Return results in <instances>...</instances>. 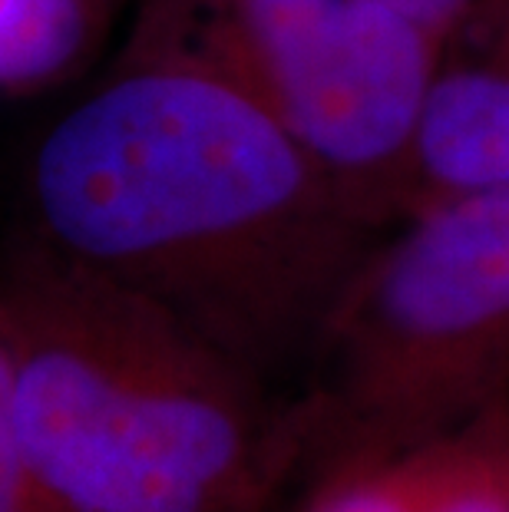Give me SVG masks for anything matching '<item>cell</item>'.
<instances>
[{
  "label": "cell",
  "instance_id": "3957f363",
  "mask_svg": "<svg viewBox=\"0 0 509 512\" xmlns=\"http://www.w3.org/2000/svg\"><path fill=\"white\" fill-rule=\"evenodd\" d=\"M506 390L509 185L420 205L374 242L301 387V476L430 443Z\"/></svg>",
  "mask_w": 509,
  "mask_h": 512
},
{
  "label": "cell",
  "instance_id": "52a82bcc",
  "mask_svg": "<svg viewBox=\"0 0 509 512\" xmlns=\"http://www.w3.org/2000/svg\"><path fill=\"white\" fill-rule=\"evenodd\" d=\"M447 433L410 450L324 463L298 479L295 512H424Z\"/></svg>",
  "mask_w": 509,
  "mask_h": 512
},
{
  "label": "cell",
  "instance_id": "6da1fadb",
  "mask_svg": "<svg viewBox=\"0 0 509 512\" xmlns=\"http://www.w3.org/2000/svg\"><path fill=\"white\" fill-rule=\"evenodd\" d=\"M10 232L301 394L344 288L387 228L235 86L119 50L17 159Z\"/></svg>",
  "mask_w": 509,
  "mask_h": 512
},
{
  "label": "cell",
  "instance_id": "ba28073f",
  "mask_svg": "<svg viewBox=\"0 0 509 512\" xmlns=\"http://www.w3.org/2000/svg\"><path fill=\"white\" fill-rule=\"evenodd\" d=\"M424 512H509V390L447 433Z\"/></svg>",
  "mask_w": 509,
  "mask_h": 512
},
{
  "label": "cell",
  "instance_id": "8992f818",
  "mask_svg": "<svg viewBox=\"0 0 509 512\" xmlns=\"http://www.w3.org/2000/svg\"><path fill=\"white\" fill-rule=\"evenodd\" d=\"M126 4L133 0H0V93L30 96L80 76Z\"/></svg>",
  "mask_w": 509,
  "mask_h": 512
},
{
  "label": "cell",
  "instance_id": "9c48e42d",
  "mask_svg": "<svg viewBox=\"0 0 509 512\" xmlns=\"http://www.w3.org/2000/svg\"><path fill=\"white\" fill-rule=\"evenodd\" d=\"M0 512H30V479L17 427L14 361L0 331Z\"/></svg>",
  "mask_w": 509,
  "mask_h": 512
},
{
  "label": "cell",
  "instance_id": "277c9868",
  "mask_svg": "<svg viewBox=\"0 0 509 512\" xmlns=\"http://www.w3.org/2000/svg\"><path fill=\"white\" fill-rule=\"evenodd\" d=\"M126 53L219 76L381 228L404 219L443 40L387 0H136Z\"/></svg>",
  "mask_w": 509,
  "mask_h": 512
},
{
  "label": "cell",
  "instance_id": "5b68a950",
  "mask_svg": "<svg viewBox=\"0 0 509 512\" xmlns=\"http://www.w3.org/2000/svg\"><path fill=\"white\" fill-rule=\"evenodd\" d=\"M503 185H509V0H490L443 40L414 143L407 212Z\"/></svg>",
  "mask_w": 509,
  "mask_h": 512
},
{
  "label": "cell",
  "instance_id": "7a4b0ae2",
  "mask_svg": "<svg viewBox=\"0 0 509 512\" xmlns=\"http://www.w3.org/2000/svg\"><path fill=\"white\" fill-rule=\"evenodd\" d=\"M0 331L30 512H272L295 493L301 394L14 232L0 248Z\"/></svg>",
  "mask_w": 509,
  "mask_h": 512
},
{
  "label": "cell",
  "instance_id": "30bf717a",
  "mask_svg": "<svg viewBox=\"0 0 509 512\" xmlns=\"http://www.w3.org/2000/svg\"><path fill=\"white\" fill-rule=\"evenodd\" d=\"M387 4L397 7L400 14H407L410 20H417L430 34L447 40L450 34H457L473 14H480L490 0H387Z\"/></svg>",
  "mask_w": 509,
  "mask_h": 512
}]
</instances>
